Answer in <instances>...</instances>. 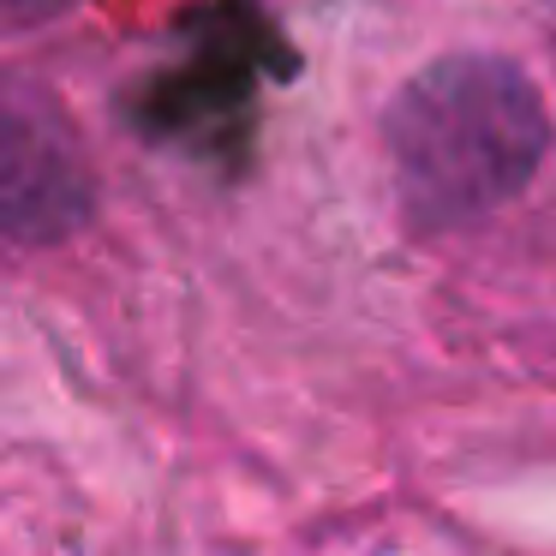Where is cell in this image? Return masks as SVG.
Wrapping results in <instances>:
<instances>
[{"label": "cell", "instance_id": "cell-1", "mask_svg": "<svg viewBox=\"0 0 556 556\" xmlns=\"http://www.w3.org/2000/svg\"><path fill=\"white\" fill-rule=\"evenodd\" d=\"M383 150L413 233H455L520 198L551 150L544 97L503 54H443L383 109Z\"/></svg>", "mask_w": 556, "mask_h": 556}, {"label": "cell", "instance_id": "cell-2", "mask_svg": "<svg viewBox=\"0 0 556 556\" xmlns=\"http://www.w3.org/2000/svg\"><path fill=\"white\" fill-rule=\"evenodd\" d=\"M300 73V54L264 13V0H198L180 18V61L138 78L132 114L138 138L233 162L252 126L257 90Z\"/></svg>", "mask_w": 556, "mask_h": 556}, {"label": "cell", "instance_id": "cell-3", "mask_svg": "<svg viewBox=\"0 0 556 556\" xmlns=\"http://www.w3.org/2000/svg\"><path fill=\"white\" fill-rule=\"evenodd\" d=\"M97 210L90 174L78 162L73 132L49 102H37L25 85L7 97V132H0V216L18 245H49L78 233Z\"/></svg>", "mask_w": 556, "mask_h": 556}]
</instances>
